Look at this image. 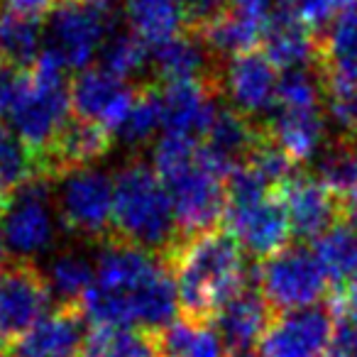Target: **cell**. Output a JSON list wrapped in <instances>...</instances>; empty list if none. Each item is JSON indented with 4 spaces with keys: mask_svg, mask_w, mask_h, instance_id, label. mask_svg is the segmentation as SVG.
Returning <instances> with one entry per match:
<instances>
[{
    "mask_svg": "<svg viewBox=\"0 0 357 357\" xmlns=\"http://www.w3.org/2000/svg\"><path fill=\"white\" fill-rule=\"evenodd\" d=\"M233 6L255 13V15L269 17V13H272L274 6H277V0H233Z\"/></svg>",
    "mask_w": 357,
    "mask_h": 357,
    "instance_id": "cell-42",
    "label": "cell"
},
{
    "mask_svg": "<svg viewBox=\"0 0 357 357\" xmlns=\"http://www.w3.org/2000/svg\"><path fill=\"white\" fill-rule=\"evenodd\" d=\"M326 110L308 108V110H272L262 123V130L279 149L289 154L296 164L313 159L323 147L326 139Z\"/></svg>",
    "mask_w": 357,
    "mask_h": 357,
    "instance_id": "cell-21",
    "label": "cell"
},
{
    "mask_svg": "<svg viewBox=\"0 0 357 357\" xmlns=\"http://www.w3.org/2000/svg\"><path fill=\"white\" fill-rule=\"evenodd\" d=\"M264 25H267V17L255 15V13L243 10L230 3L228 10H223L206 27L196 30V35L223 64H228L235 56L257 50L264 35Z\"/></svg>",
    "mask_w": 357,
    "mask_h": 357,
    "instance_id": "cell-23",
    "label": "cell"
},
{
    "mask_svg": "<svg viewBox=\"0 0 357 357\" xmlns=\"http://www.w3.org/2000/svg\"><path fill=\"white\" fill-rule=\"evenodd\" d=\"M71 118L69 69L56 54L42 50L40 59L25 71V81L10 110V128L35 152V157L54 139Z\"/></svg>",
    "mask_w": 357,
    "mask_h": 357,
    "instance_id": "cell-5",
    "label": "cell"
},
{
    "mask_svg": "<svg viewBox=\"0 0 357 357\" xmlns=\"http://www.w3.org/2000/svg\"><path fill=\"white\" fill-rule=\"evenodd\" d=\"M355 0H277V6L294 13L301 22H306L311 30L321 35L345 8H350Z\"/></svg>",
    "mask_w": 357,
    "mask_h": 357,
    "instance_id": "cell-36",
    "label": "cell"
},
{
    "mask_svg": "<svg viewBox=\"0 0 357 357\" xmlns=\"http://www.w3.org/2000/svg\"><path fill=\"white\" fill-rule=\"evenodd\" d=\"M262 52L277 69H318L321 61V40L318 32L294 13L274 6L269 13L262 35Z\"/></svg>",
    "mask_w": 357,
    "mask_h": 357,
    "instance_id": "cell-19",
    "label": "cell"
},
{
    "mask_svg": "<svg viewBox=\"0 0 357 357\" xmlns=\"http://www.w3.org/2000/svg\"><path fill=\"white\" fill-rule=\"evenodd\" d=\"M0 350H6V342H3V337H0Z\"/></svg>",
    "mask_w": 357,
    "mask_h": 357,
    "instance_id": "cell-47",
    "label": "cell"
},
{
    "mask_svg": "<svg viewBox=\"0 0 357 357\" xmlns=\"http://www.w3.org/2000/svg\"><path fill=\"white\" fill-rule=\"evenodd\" d=\"M100 66L128 81L149 66V47L135 32L115 30L100 50Z\"/></svg>",
    "mask_w": 357,
    "mask_h": 357,
    "instance_id": "cell-34",
    "label": "cell"
},
{
    "mask_svg": "<svg viewBox=\"0 0 357 357\" xmlns=\"http://www.w3.org/2000/svg\"><path fill=\"white\" fill-rule=\"evenodd\" d=\"M42 17L20 15L0 8V56L20 69H30L42 54Z\"/></svg>",
    "mask_w": 357,
    "mask_h": 357,
    "instance_id": "cell-29",
    "label": "cell"
},
{
    "mask_svg": "<svg viewBox=\"0 0 357 357\" xmlns=\"http://www.w3.org/2000/svg\"><path fill=\"white\" fill-rule=\"evenodd\" d=\"M137 86L110 74L103 66H89L71 79V113L76 118L103 125L115 135L128 115Z\"/></svg>",
    "mask_w": 357,
    "mask_h": 357,
    "instance_id": "cell-17",
    "label": "cell"
},
{
    "mask_svg": "<svg viewBox=\"0 0 357 357\" xmlns=\"http://www.w3.org/2000/svg\"><path fill=\"white\" fill-rule=\"evenodd\" d=\"M321 357H357V331L347 326H337L333 342Z\"/></svg>",
    "mask_w": 357,
    "mask_h": 357,
    "instance_id": "cell-40",
    "label": "cell"
},
{
    "mask_svg": "<svg viewBox=\"0 0 357 357\" xmlns=\"http://www.w3.org/2000/svg\"><path fill=\"white\" fill-rule=\"evenodd\" d=\"M230 357H259L255 352H230Z\"/></svg>",
    "mask_w": 357,
    "mask_h": 357,
    "instance_id": "cell-46",
    "label": "cell"
},
{
    "mask_svg": "<svg viewBox=\"0 0 357 357\" xmlns=\"http://www.w3.org/2000/svg\"><path fill=\"white\" fill-rule=\"evenodd\" d=\"M35 152L20 139V135L0 123V189L15 194L32 178H37Z\"/></svg>",
    "mask_w": 357,
    "mask_h": 357,
    "instance_id": "cell-33",
    "label": "cell"
},
{
    "mask_svg": "<svg viewBox=\"0 0 357 357\" xmlns=\"http://www.w3.org/2000/svg\"><path fill=\"white\" fill-rule=\"evenodd\" d=\"M262 137V125L252 123L230 105H218L208 135L201 142V149L218 164L223 172H233L243 164Z\"/></svg>",
    "mask_w": 357,
    "mask_h": 357,
    "instance_id": "cell-22",
    "label": "cell"
},
{
    "mask_svg": "<svg viewBox=\"0 0 357 357\" xmlns=\"http://www.w3.org/2000/svg\"><path fill=\"white\" fill-rule=\"evenodd\" d=\"M311 248L328 284L342 289L357 279V233L345 220L313 240Z\"/></svg>",
    "mask_w": 357,
    "mask_h": 357,
    "instance_id": "cell-27",
    "label": "cell"
},
{
    "mask_svg": "<svg viewBox=\"0 0 357 357\" xmlns=\"http://www.w3.org/2000/svg\"><path fill=\"white\" fill-rule=\"evenodd\" d=\"M25 71L27 69H20V66L10 64L8 59L0 56V123L6 115H10L13 105H15L22 81H25Z\"/></svg>",
    "mask_w": 357,
    "mask_h": 357,
    "instance_id": "cell-37",
    "label": "cell"
},
{
    "mask_svg": "<svg viewBox=\"0 0 357 357\" xmlns=\"http://www.w3.org/2000/svg\"><path fill=\"white\" fill-rule=\"evenodd\" d=\"M154 335L159 357H228L215 328L204 321L178 316Z\"/></svg>",
    "mask_w": 357,
    "mask_h": 357,
    "instance_id": "cell-26",
    "label": "cell"
},
{
    "mask_svg": "<svg viewBox=\"0 0 357 357\" xmlns=\"http://www.w3.org/2000/svg\"><path fill=\"white\" fill-rule=\"evenodd\" d=\"M81 357H159L157 335L142 328L93 326Z\"/></svg>",
    "mask_w": 357,
    "mask_h": 357,
    "instance_id": "cell-30",
    "label": "cell"
},
{
    "mask_svg": "<svg viewBox=\"0 0 357 357\" xmlns=\"http://www.w3.org/2000/svg\"><path fill=\"white\" fill-rule=\"evenodd\" d=\"M255 287L279 316V313L318 306L328 291V279L311 245L289 243L277 255L262 259Z\"/></svg>",
    "mask_w": 357,
    "mask_h": 357,
    "instance_id": "cell-7",
    "label": "cell"
},
{
    "mask_svg": "<svg viewBox=\"0 0 357 357\" xmlns=\"http://www.w3.org/2000/svg\"><path fill=\"white\" fill-rule=\"evenodd\" d=\"M178 296V311L191 321L211 323L213 316L250 284L245 250L225 225L184 240L169 259Z\"/></svg>",
    "mask_w": 357,
    "mask_h": 357,
    "instance_id": "cell-2",
    "label": "cell"
},
{
    "mask_svg": "<svg viewBox=\"0 0 357 357\" xmlns=\"http://www.w3.org/2000/svg\"><path fill=\"white\" fill-rule=\"evenodd\" d=\"M345 223L350 225V228L357 233V196H355V199L347 201V208H345Z\"/></svg>",
    "mask_w": 357,
    "mask_h": 357,
    "instance_id": "cell-43",
    "label": "cell"
},
{
    "mask_svg": "<svg viewBox=\"0 0 357 357\" xmlns=\"http://www.w3.org/2000/svg\"><path fill=\"white\" fill-rule=\"evenodd\" d=\"M54 211L69 235L103 245L113 235V176L89 167L56 178Z\"/></svg>",
    "mask_w": 357,
    "mask_h": 357,
    "instance_id": "cell-6",
    "label": "cell"
},
{
    "mask_svg": "<svg viewBox=\"0 0 357 357\" xmlns=\"http://www.w3.org/2000/svg\"><path fill=\"white\" fill-rule=\"evenodd\" d=\"M45 274L50 282L52 298L56 301L54 306H81L96 279V267L84 255L66 250L52 259Z\"/></svg>",
    "mask_w": 357,
    "mask_h": 357,
    "instance_id": "cell-31",
    "label": "cell"
},
{
    "mask_svg": "<svg viewBox=\"0 0 357 357\" xmlns=\"http://www.w3.org/2000/svg\"><path fill=\"white\" fill-rule=\"evenodd\" d=\"M331 306H308L274 316L269 331L257 345L259 357H321L335 335Z\"/></svg>",
    "mask_w": 357,
    "mask_h": 357,
    "instance_id": "cell-11",
    "label": "cell"
},
{
    "mask_svg": "<svg viewBox=\"0 0 357 357\" xmlns=\"http://www.w3.org/2000/svg\"><path fill=\"white\" fill-rule=\"evenodd\" d=\"M225 228L238 238L240 248L257 259H267L284 250L291 238V225L279 194L225 208Z\"/></svg>",
    "mask_w": 357,
    "mask_h": 357,
    "instance_id": "cell-16",
    "label": "cell"
},
{
    "mask_svg": "<svg viewBox=\"0 0 357 357\" xmlns=\"http://www.w3.org/2000/svg\"><path fill=\"white\" fill-rule=\"evenodd\" d=\"M123 13L130 32H135L149 50L186 32L184 0H125Z\"/></svg>",
    "mask_w": 357,
    "mask_h": 357,
    "instance_id": "cell-24",
    "label": "cell"
},
{
    "mask_svg": "<svg viewBox=\"0 0 357 357\" xmlns=\"http://www.w3.org/2000/svg\"><path fill=\"white\" fill-rule=\"evenodd\" d=\"M81 306H54L32 328L6 345L10 357H81L86 342Z\"/></svg>",
    "mask_w": 357,
    "mask_h": 357,
    "instance_id": "cell-18",
    "label": "cell"
},
{
    "mask_svg": "<svg viewBox=\"0 0 357 357\" xmlns=\"http://www.w3.org/2000/svg\"><path fill=\"white\" fill-rule=\"evenodd\" d=\"M10 204H13V194H8V191L0 189V223H3V218H6Z\"/></svg>",
    "mask_w": 357,
    "mask_h": 357,
    "instance_id": "cell-44",
    "label": "cell"
},
{
    "mask_svg": "<svg viewBox=\"0 0 357 357\" xmlns=\"http://www.w3.org/2000/svg\"><path fill=\"white\" fill-rule=\"evenodd\" d=\"M110 238L157 255L167 262L181 245L167 186L142 154H135L113 176Z\"/></svg>",
    "mask_w": 357,
    "mask_h": 357,
    "instance_id": "cell-4",
    "label": "cell"
},
{
    "mask_svg": "<svg viewBox=\"0 0 357 357\" xmlns=\"http://www.w3.org/2000/svg\"><path fill=\"white\" fill-rule=\"evenodd\" d=\"M152 167L169 191L181 243L223 223L228 208V172H223L201 144L162 135L154 144Z\"/></svg>",
    "mask_w": 357,
    "mask_h": 357,
    "instance_id": "cell-3",
    "label": "cell"
},
{
    "mask_svg": "<svg viewBox=\"0 0 357 357\" xmlns=\"http://www.w3.org/2000/svg\"><path fill=\"white\" fill-rule=\"evenodd\" d=\"M54 301L45 269L32 259L8 257L0 269V337L15 340L32 328Z\"/></svg>",
    "mask_w": 357,
    "mask_h": 357,
    "instance_id": "cell-9",
    "label": "cell"
},
{
    "mask_svg": "<svg viewBox=\"0 0 357 357\" xmlns=\"http://www.w3.org/2000/svg\"><path fill=\"white\" fill-rule=\"evenodd\" d=\"M54 184L37 176L13 194V204L0 223L6 252L17 259H32L50 250L54 240Z\"/></svg>",
    "mask_w": 357,
    "mask_h": 357,
    "instance_id": "cell-8",
    "label": "cell"
},
{
    "mask_svg": "<svg viewBox=\"0 0 357 357\" xmlns=\"http://www.w3.org/2000/svg\"><path fill=\"white\" fill-rule=\"evenodd\" d=\"M81 311L93 326L162 331L178 311L172 267L157 255L113 238L105 240Z\"/></svg>",
    "mask_w": 357,
    "mask_h": 357,
    "instance_id": "cell-1",
    "label": "cell"
},
{
    "mask_svg": "<svg viewBox=\"0 0 357 357\" xmlns=\"http://www.w3.org/2000/svg\"><path fill=\"white\" fill-rule=\"evenodd\" d=\"M61 0H0V8L10 13H20V15L42 17L52 13Z\"/></svg>",
    "mask_w": 357,
    "mask_h": 357,
    "instance_id": "cell-41",
    "label": "cell"
},
{
    "mask_svg": "<svg viewBox=\"0 0 357 357\" xmlns=\"http://www.w3.org/2000/svg\"><path fill=\"white\" fill-rule=\"evenodd\" d=\"M113 139V132L105 130L103 125L76 118L71 113L64 128L54 135V139L35 157L37 174L54 184L56 178L66 176V174L93 167V162L108 154Z\"/></svg>",
    "mask_w": 357,
    "mask_h": 357,
    "instance_id": "cell-14",
    "label": "cell"
},
{
    "mask_svg": "<svg viewBox=\"0 0 357 357\" xmlns=\"http://www.w3.org/2000/svg\"><path fill=\"white\" fill-rule=\"evenodd\" d=\"M313 176L342 201L357 196V137L337 135L321 149Z\"/></svg>",
    "mask_w": 357,
    "mask_h": 357,
    "instance_id": "cell-28",
    "label": "cell"
},
{
    "mask_svg": "<svg viewBox=\"0 0 357 357\" xmlns=\"http://www.w3.org/2000/svg\"><path fill=\"white\" fill-rule=\"evenodd\" d=\"M233 0H184V13H186V30L196 32L206 27L211 20L228 10Z\"/></svg>",
    "mask_w": 357,
    "mask_h": 357,
    "instance_id": "cell-38",
    "label": "cell"
},
{
    "mask_svg": "<svg viewBox=\"0 0 357 357\" xmlns=\"http://www.w3.org/2000/svg\"><path fill=\"white\" fill-rule=\"evenodd\" d=\"M6 259H8V252H6V245H3V238H0V269H3Z\"/></svg>",
    "mask_w": 357,
    "mask_h": 357,
    "instance_id": "cell-45",
    "label": "cell"
},
{
    "mask_svg": "<svg viewBox=\"0 0 357 357\" xmlns=\"http://www.w3.org/2000/svg\"><path fill=\"white\" fill-rule=\"evenodd\" d=\"M115 30L118 27L84 0H61L50 13V52L59 56L69 71H84Z\"/></svg>",
    "mask_w": 357,
    "mask_h": 357,
    "instance_id": "cell-10",
    "label": "cell"
},
{
    "mask_svg": "<svg viewBox=\"0 0 357 357\" xmlns=\"http://www.w3.org/2000/svg\"><path fill=\"white\" fill-rule=\"evenodd\" d=\"M0 357H10V355H8V352H6V350H3V352H0Z\"/></svg>",
    "mask_w": 357,
    "mask_h": 357,
    "instance_id": "cell-48",
    "label": "cell"
},
{
    "mask_svg": "<svg viewBox=\"0 0 357 357\" xmlns=\"http://www.w3.org/2000/svg\"><path fill=\"white\" fill-rule=\"evenodd\" d=\"M157 84V81H154ZM162 98V135L201 144L223 100V89L206 81L157 84Z\"/></svg>",
    "mask_w": 357,
    "mask_h": 357,
    "instance_id": "cell-12",
    "label": "cell"
},
{
    "mask_svg": "<svg viewBox=\"0 0 357 357\" xmlns=\"http://www.w3.org/2000/svg\"><path fill=\"white\" fill-rule=\"evenodd\" d=\"M296 243H313L345 220L347 201L335 196L311 172H296L279 191Z\"/></svg>",
    "mask_w": 357,
    "mask_h": 357,
    "instance_id": "cell-13",
    "label": "cell"
},
{
    "mask_svg": "<svg viewBox=\"0 0 357 357\" xmlns=\"http://www.w3.org/2000/svg\"><path fill=\"white\" fill-rule=\"evenodd\" d=\"M274 316L264 296L255 284H248L243 291H238L218 313L213 316L211 326L223 340L225 350L230 352H252L255 345L269 331Z\"/></svg>",
    "mask_w": 357,
    "mask_h": 357,
    "instance_id": "cell-20",
    "label": "cell"
},
{
    "mask_svg": "<svg viewBox=\"0 0 357 357\" xmlns=\"http://www.w3.org/2000/svg\"><path fill=\"white\" fill-rule=\"evenodd\" d=\"M279 69L267 59L262 50L248 52L225 64L223 74V98L230 108L252 123L262 125L277 105Z\"/></svg>",
    "mask_w": 357,
    "mask_h": 357,
    "instance_id": "cell-15",
    "label": "cell"
},
{
    "mask_svg": "<svg viewBox=\"0 0 357 357\" xmlns=\"http://www.w3.org/2000/svg\"><path fill=\"white\" fill-rule=\"evenodd\" d=\"M157 130H162V98H159V86L154 84H139L135 89V98L130 105L128 115L115 130L113 137L123 139L125 144L132 147H144L152 142Z\"/></svg>",
    "mask_w": 357,
    "mask_h": 357,
    "instance_id": "cell-32",
    "label": "cell"
},
{
    "mask_svg": "<svg viewBox=\"0 0 357 357\" xmlns=\"http://www.w3.org/2000/svg\"><path fill=\"white\" fill-rule=\"evenodd\" d=\"M318 40L321 79L357 81V0L318 35Z\"/></svg>",
    "mask_w": 357,
    "mask_h": 357,
    "instance_id": "cell-25",
    "label": "cell"
},
{
    "mask_svg": "<svg viewBox=\"0 0 357 357\" xmlns=\"http://www.w3.org/2000/svg\"><path fill=\"white\" fill-rule=\"evenodd\" d=\"M331 308H333V316L340 321V326L355 328L357 331V279L347 284V287L335 289Z\"/></svg>",
    "mask_w": 357,
    "mask_h": 357,
    "instance_id": "cell-39",
    "label": "cell"
},
{
    "mask_svg": "<svg viewBox=\"0 0 357 357\" xmlns=\"http://www.w3.org/2000/svg\"><path fill=\"white\" fill-rule=\"evenodd\" d=\"M323 110L342 137H357V81L323 79Z\"/></svg>",
    "mask_w": 357,
    "mask_h": 357,
    "instance_id": "cell-35",
    "label": "cell"
}]
</instances>
